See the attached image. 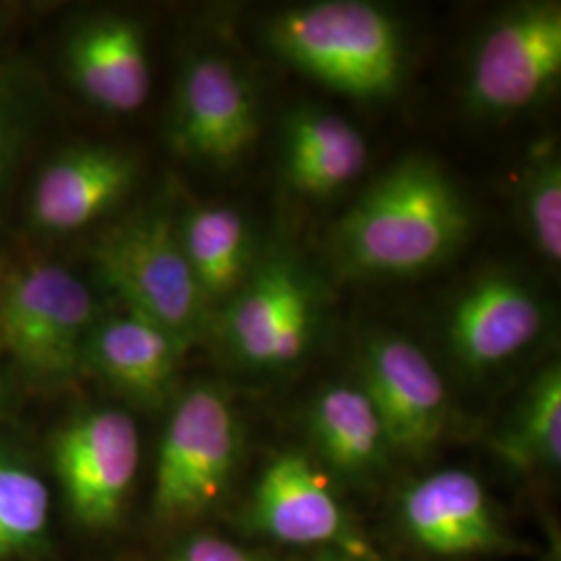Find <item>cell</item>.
Here are the masks:
<instances>
[{
  "label": "cell",
  "instance_id": "1",
  "mask_svg": "<svg viewBox=\"0 0 561 561\" xmlns=\"http://www.w3.org/2000/svg\"><path fill=\"white\" fill-rule=\"evenodd\" d=\"M472 229L456 181L428 157L385 171L335 227L337 261L356 275L408 277L451 256Z\"/></svg>",
  "mask_w": 561,
  "mask_h": 561
},
{
  "label": "cell",
  "instance_id": "2",
  "mask_svg": "<svg viewBox=\"0 0 561 561\" xmlns=\"http://www.w3.org/2000/svg\"><path fill=\"white\" fill-rule=\"evenodd\" d=\"M268 44L310 78L360 101L400 90L405 50L400 23L362 0H324L279 13Z\"/></svg>",
  "mask_w": 561,
  "mask_h": 561
},
{
  "label": "cell",
  "instance_id": "3",
  "mask_svg": "<svg viewBox=\"0 0 561 561\" xmlns=\"http://www.w3.org/2000/svg\"><path fill=\"white\" fill-rule=\"evenodd\" d=\"M94 262L127 312L159 324L185 350L210 329L213 306L169 217L148 213L121 222L96 243Z\"/></svg>",
  "mask_w": 561,
  "mask_h": 561
},
{
  "label": "cell",
  "instance_id": "4",
  "mask_svg": "<svg viewBox=\"0 0 561 561\" xmlns=\"http://www.w3.org/2000/svg\"><path fill=\"white\" fill-rule=\"evenodd\" d=\"M241 424L219 387L198 385L175 405L157 463L154 512L192 520L219 503L240 460Z\"/></svg>",
  "mask_w": 561,
  "mask_h": 561
},
{
  "label": "cell",
  "instance_id": "5",
  "mask_svg": "<svg viewBox=\"0 0 561 561\" xmlns=\"http://www.w3.org/2000/svg\"><path fill=\"white\" fill-rule=\"evenodd\" d=\"M99 322L83 280L55 264H36L9 280L0 296V341L34 377L60 379L83 362Z\"/></svg>",
  "mask_w": 561,
  "mask_h": 561
},
{
  "label": "cell",
  "instance_id": "6",
  "mask_svg": "<svg viewBox=\"0 0 561 561\" xmlns=\"http://www.w3.org/2000/svg\"><path fill=\"white\" fill-rule=\"evenodd\" d=\"M561 78V4L524 2L482 34L468 101L484 117H512L547 99Z\"/></svg>",
  "mask_w": 561,
  "mask_h": 561
},
{
  "label": "cell",
  "instance_id": "7",
  "mask_svg": "<svg viewBox=\"0 0 561 561\" xmlns=\"http://www.w3.org/2000/svg\"><path fill=\"white\" fill-rule=\"evenodd\" d=\"M319 324L310 279L287 256L254 266L225 301L222 337L231 354L254 370H283L308 354Z\"/></svg>",
  "mask_w": 561,
  "mask_h": 561
},
{
  "label": "cell",
  "instance_id": "8",
  "mask_svg": "<svg viewBox=\"0 0 561 561\" xmlns=\"http://www.w3.org/2000/svg\"><path fill=\"white\" fill-rule=\"evenodd\" d=\"M53 463L71 516L85 528H108L140 468L138 426L115 408L83 412L55 433Z\"/></svg>",
  "mask_w": 561,
  "mask_h": 561
},
{
  "label": "cell",
  "instance_id": "9",
  "mask_svg": "<svg viewBox=\"0 0 561 561\" xmlns=\"http://www.w3.org/2000/svg\"><path fill=\"white\" fill-rule=\"evenodd\" d=\"M261 134L259 102L240 69L221 55L194 57L181 71L169 141L190 161L231 169Z\"/></svg>",
  "mask_w": 561,
  "mask_h": 561
},
{
  "label": "cell",
  "instance_id": "10",
  "mask_svg": "<svg viewBox=\"0 0 561 561\" xmlns=\"http://www.w3.org/2000/svg\"><path fill=\"white\" fill-rule=\"evenodd\" d=\"M360 385L370 398L393 451L426 458L442 442L449 401L439 370L421 347L398 333L364 345Z\"/></svg>",
  "mask_w": 561,
  "mask_h": 561
},
{
  "label": "cell",
  "instance_id": "11",
  "mask_svg": "<svg viewBox=\"0 0 561 561\" xmlns=\"http://www.w3.org/2000/svg\"><path fill=\"white\" fill-rule=\"evenodd\" d=\"M245 518L254 533L275 541L370 558L324 477L300 451H283L264 466Z\"/></svg>",
  "mask_w": 561,
  "mask_h": 561
},
{
  "label": "cell",
  "instance_id": "12",
  "mask_svg": "<svg viewBox=\"0 0 561 561\" xmlns=\"http://www.w3.org/2000/svg\"><path fill=\"white\" fill-rule=\"evenodd\" d=\"M400 518L410 539L442 558L491 556L516 549L482 482L447 468L414 482L401 495Z\"/></svg>",
  "mask_w": 561,
  "mask_h": 561
},
{
  "label": "cell",
  "instance_id": "13",
  "mask_svg": "<svg viewBox=\"0 0 561 561\" xmlns=\"http://www.w3.org/2000/svg\"><path fill=\"white\" fill-rule=\"evenodd\" d=\"M545 308L539 296L510 275L472 283L447 319V343L466 370L482 373L516 358L541 335Z\"/></svg>",
  "mask_w": 561,
  "mask_h": 561
},
{
  "label": "cell",
  "instance_id": "14",
  "mask_svg": "<svg viewBox=\"0 0 561 561\" xmlns=\"http://www.w3.org/2000/svg\"><path fill=\"white\" fill-rule=\"evenodd\" d=\"M138 178L136 159L111 146H80L48 162L34 185L32 217L48 233H71L117 206Z\"/></svg>",
  "mask_w": 561,
  "mask_h": 561
},
{
  "label": "cell",
  "instance_id": "15",
  "mask_svg": "<svg viewBox=\"0 0 561 561\" xmlns=\"http://www.w3.org/2000/svg\"><path fill=\"white\" fill-rule=\"evenodd\" d=\"M65 60L73 85L106 113H136L150 94V60L138 21H85L67 42Z\"/></svg>",
  "mask_w": 561,
  "mask_h": 561
},
{
  "label": "cell",
  "instance_id": "16",
  "mask_svg": "<svg viewBox=\"0 0 561 561\" xmlns=\"http://www.w3.org/2000/svg\"><path fill=\"white\" fill-rule=\"evenodd\" d=\"M185 347L159 324L134 312L94 324L83 362L125 398L140 405H161L178 379Z\"/></svg>",
  "mask_w": 561,
  "mask_h": 561
},
{
  "label": "cell",
  "instance_id": "17",
  "mask_svg": "<svg viewBox=\"0 0 561 561\" xmlns=\"http://www.w3.org/2000/svg\"><path fill=\"white\" fill-rule=\"evenodd\" d=\"M368 146L354 123L324 108H300L283 125L285 180L304 196L327 198L360 178Z\"/></svg>",
  "mask_w": 561,
  "mask_h": 561
},
{
  "label": "cell",
  "instance_id": "18",
  "mask_svg": "<svg viewBox=\"0 0 561 561\" xmlns=\"http://www.w3.org/2000/svg\"><path fill=\"white\" fill-rule=\"evenodd\" d=\"M308 428L322 460L345 477L381 470L391 451L381 419L360 385H329L312 401Z\"/></svg>",
  "mask_w": 561,
  "mask_h": 561
},
{
  "label": "cell",
  "instance_id": "19",
  "mask_svg": "<svg viewBox=\"0 0 561 561\" xmlns=\"http://www.w3.org/2000/svg\"><path fill=\"white\" fill-rule=\"evenodd\" d=\"M178 236L210 306L229 300L254 271L250 227L233 206L192 208L178 225Z\"/></svg>",
  "mask_w": 561,
  "mask_h": 561
},
{
  "label": "cell",
  "instance_id": "20",
  "mask_svg": "<svg viewBox=\"0 0 561 561\" xmlns=\"http://www.w3.org/2000/svg\"><path fill=\"white\" fill-rule=\"evenodd\" d=\"M502 460L516 470H558L561 463L560 362L545 366L522 400L512 426L495 439Z\"/></svg>",
  "mask_w": 561,
  "mask_h": 561
},
{
  "label": "cell",
  "instance_id": "21",
  "mask_svg": "<svg viewBox=\"0 0 561 561\" xmlns=\"http://www.w3.org/2000/svg\"><path fill=\"white\" fill-rule=\"evenodd\" d=\"M50 514L48 486L27 463L0 454V561L32 551Z\"/></svg>",
  "mask_w": 561,
  "mask_h": 561
},
{
  "label": "cell",
  "instance_id": "22",
  "mask_svg": "<svg viewBox=\"0 0 561 561\" xmlns=\"http://www.w3.org/2000/svg\"><path fill=\"white\" fill-rule=\"evenodd\" d=\"M524 222L530 240L549 264L561 262V164L553 150L530 162L522 185Z\"/></svg>",
  "mask_w": 561,
  "mask_h": 561
},
{
  "label": "cell",
  "instance_id": "23",
  "mask_svg": "<svg viewBox=\"0 0 561 561\" xmlns=\"http://www.w3.org/2000/svg\"><path fill=\"white\" fill-rule=\"evenodd\" d=\"M30 131V106L18 76L0 73V183L11 173Z\"/></svg>",
  "mask_w": 561,
  "mask_h": 561
},
{
  "label": "cell",
  "instance_id": "24",
  "mask_svg": "<svg viewBox=\"0 0 561 561\" xmlns=\"http://www.w3.org/2000/svg\"><path fill=\"white\" fill-rule=\"evenodd\" d=\"M167 561H259L238 545L215 537L196 535L180 545Z\"/></svg>",
  "mask_w": 561,
  "mask_h": 561
},
{
  "label": "cell",
  "instance_id": "25",
  "mask_svg": "<svg viewBox=\"0 0 561 561\" xmlns=\"http://www.w3.org/2000/svg\"><path fill=\"white\" fill-rule=\"evenodd\" d=\"M314 561H377L370 560V558H360V556H354V553H347V551H341V549H333V547H324L321 549V553L314 558Z\"/></svg>",
  "mask_w": 561,
  "mask_h": 561
},
{
  "label": "cell",
  "instance_id": "26",
  "mask_svg": "<svg viewBox=\"0 0 561 561\" xmlns=\"http://www.w3.org/2000/svg\"><path fill=\"white\" fill-rule=\"evenodd\" d=\"M259 561H277V560H259Z\"/></svg>",
  "mask_w": 561,
  "mask_h": 561
}]
</instances>
